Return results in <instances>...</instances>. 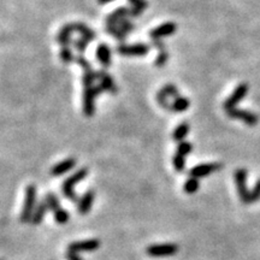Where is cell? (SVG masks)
<instances>
[{"instance_id": "38", "label": "cell", "mask_w": 260, "mask_h": 260, "mask_svg": "<svg viewBox=\"0 0 260 260\" xmlns=\"http://www.w3.org/2000/svg\"><path fill=\"white\" fill-rule=\"evenodd\" d=\"M66 259L68 260H82L81 256L78 255V253H74V252H66Z\"/></svg>"}, {"instance_id": "11", "label": "cell", "mask_w": 260, "mask_h": 260, "mask_svg": "<svg viewBox=\"0 0 260 260\" xmlns=\"http://www.w3.org/2000/svg\"><path fill=\"white\" fill-rule=\"evenodd\" d=\"M96 93H94V85L93 87L84 88L83 91V113L85 117H92L96 112Z\"/></svg>"}, {"instance_id": "16", "label": "cell", "mask_w": 260, "mask_h": 260, "mask_svg": "<svg viewBox=\"0 0 260 260\" xmlns=\"http://www.w3.org/2000/svg\"><path fill=\"white\" fill-rule=\"evenodd\" d=\"M72 33H74V29H72L71 23L65 24L57 35L58 44L62 46V47H68V46L74 44V40L71 38Z\"/></svg>"}, {"instance_id": "14", "label": "cell", "mask_w": 260, "mask_h": 260, "mask_svg": "<svg viewBox=\"0 0 260 260\" xmlns=\"http://www.w3.org/2000/svg\"><path fill=\"white\" fill-rule=\"evenodd\" d=\"M76 165V159L75 158H68L64 159V160L59 161V163L54 165L53 167L51 169V175L57 177V176H62L64 174L69 172L70 170H72Z\"/></svg>"}, {"instance_id": "18", "label": "cell", "mask_w": 260, "mask_h": 260, "mask_svg": "<svg viewBox=\"0 0 260 260\" xmlns=\"http://www.w3.org/2000/svg\"><path fill=\"white\" fill-rule=\"evenodd\" d=\"M71 26H72V29H74V32H77L81 34V38L88 40L90 42L96 40V36H97L96 33L88 28L87 26H84L83 23H71Z\"/></svg>"}, {"instance_id": "34", "label": "cell", "mask_w": 260, "mask_h": 260, "mask_svg": "<svg viewBox=\"0 0 260 260\" xmlns=\"http://www.w3.org/2000/svg\"><path fill=\"white\" fill-rule=\"evenodd\" d=\"M76 63L78 64L79 66H81L82 69L84 70V72H87V71H93V69H92V64H91V62L90 60H87V58H84L83 56H77L76 57V60H75Z\"/></svg>"}, {"instance_id": "3", "label": "cell", "mask_w": 260, "mask_h": 260, "mask_svg": "<svg viewBox=\"0 0 260 260\" xmlns=\"http://www.w3.org/2000/svg\"><path fill=\"white\" fill-rule=\"evenodd\" d=\"M235 183H236V189L238 193V197H240L241 201L243 204L248 205L250 203V192L248 191L246 185L247 180V170L246 169H237L235 171Z\"/></svg>"}, {"instance_id": "21", "label": "cell", "mask_w": 260, "mask_h": 260, "mask_svg": "<svg viewBox=\"0 0 260 260\" xmlns=\"http://www.w3.org/2000/svg\"><path fill=\"white\" fill-rule=\"evenodd\" d=\"M44 200L46 201V204H47L48 210H51L52 212H54V211H57L58 209H60L59 199L56 197V194H54V193L48 192L47 194H46V197H45Z\"/></svg>"}, {"instance_id": "35", "label": "cell", "mask_w": 260, "mask_h": 260, "mask_svg": "<svg viewBox=\"0 0 260 260\" xmlns=\"http://www.w3.org/2000/svg\"><path fill=\"white\" fill-rule=\"evenodd\" d=\"M260 200V179L256 181L254 188L250 191V203H256Z\"/></svg>"}, {"instance_id": "5", "label": "cell", "mask_w": 260, "mask_h": 260, "mask_svg": "<svg viewBox=\"0 0 260 260\" xmlns=\"http://www.w3.org/2000/svg\"><path fill=\"white\" fill-rule=\"evenodd\" d=\"M151 51V45L136 44V45H119L117 52L122 56H146Z\"/></svg>"}, {"instance_id": "8", "label": "cell", "mask_w": 260, "mask_h": 260, "mask_svg": "<svg viewBox=\"0 0 260 260\" xmlns=\"http://www.w3.org/2000/svg\"><path fill=\"white\" fill-rule=\"evenodd\" d=\"M100 247V240L98 238H91V240L84 241H76L71 242L68 246L69 252L79 253V252H93Z\"/></svg>"}, {"instance_id": "25", "label": "cell", "mask_w": 260, "mask_h": 260, "mask_svg": "<svg viewBox=\"0 0 260 260\" xmlns=\"http://www.w3.org/2000/svg\"><path fill=\"white\" fill-rule=\"evenodd\" d=\"M59 57H60V60L65 64H70L76 60V57L74 56V52L71 51V48H70L69 46L68 47H62V50H60V52H59Z\"/></svg>"}, {"instance_id": "29", "label": "cell", "mask_w": 260, "mask_h": 260, "mask_svg": "<svg viewBox=\"0 0 260 260\" xmlns=\"http://www.w3.org/2000/svg\"><path fill=\"white\" fill-rule=\"evenodd\" d=\"M118 27L123 30L125 34H129V33L134 32V29H135V24L131 22V21L128 20V18H124V20L119 21Z\"/></svg>"}, {"instance_id": "33", "label": "cell", "mask_w": 260, "mask_h": 260, "mask_svg": "<svg viewBox=\"0 0 260 260\" xmlns=\"http://www.w3.org/2000/svg\"><path fill=\"white\" fill-rule=\"evenodd\" d=\"M88 45H90V41L88 40H85L83 38H79L77 40H74V44H72V46L75 47V50L79 52V53H84V51L87 50Z\"/></svg>"}, {"instance_id": "7", "label": "cell", "mask_w": 260, "mask_h": 260, "mask_svg": "<svg viewBox=\"0 0 260 260\" xmlns=\"http://www.w3.org/2000/svg\"><path fill=\"white\" fill-rule=\"evenodd\" d=\"M226 115L232 119H240V121L244 122V123L249 125V127H253V125H255L259 122L258 116H256L255 113L246 111V110H240L235 108V109L228 110V111H226Z\"/></svg>"}, {"instance_id": "37", "label": "cell", "mask_w": 260, "mask_h": 260, "mask_svg": "<svg viewBox=\"0 0 260 260\" xmlns=\"http://www.w3.org/2000/svg\"><path fill=\"white\" fill-rule=\"evenodd\" d=\"M152 46H154L155 48H158L159 52L166 51V50H165V47H166V46H165L164 41H161V40H152Z\"/></svg>"}, {"instance_id": "36", "label": "cell", "mask_w": 260, "mask_h": 260, "mask_svg": "<svg viewBox=\"0 0 260 260\" xmlns=\"http://www.w3.org/2000/svg\"><path fill=\"white\" fill-rule=\"evenodd\" d=\"M129 3L133 8L139 9V10H141V11H145L146 9L148 8L147 0H129Z\"/></svg>"}, {"instance_id": "30", "label": "cell", "mask_w": 260, "mask_h": 260, "mask_svg": "<svg viewBox=\"0 0 260 260\" xmlns=\"http://www.w3.org/2000/svg\"><path fill=\"white\" fill-rule=\"evenodd\" d=\"M193 151V145L191 142H187V141H182L179 143V146H177V149H176V153H179V154H182V155H188L189 153Z\"/></svg>"}, {"instance_id": "26", "label": "cell", "mask_w": 260, "mask_h": 260, "mask_svg": "<svg viewBox=\"0 0 260 260\" xmlns=\"http://www.w3.org/2000/svg\"><path fill=\"white\" fill-rule=\"evenodd\" d=\"M172 165H174V167H175V170L179 171V172L185 171V169H186V157L185 155L176 153V154L172 157Z\"/></svg>"}, {"instance_id": "40", "label": "cell", "mask_w": 260, "mask_h": 260, "mask_svg": "<svg viewBox=\"0 0 260 260\" xmlns=\"http://www.w3.org/2000/svg\"><path fill=\"white\" fill-rule=\"evenodd\" d=\"M104 92H105V90H104V88H103L102 85H100V84L94 85V93H96V96H97V97H99L100 94L104 93Z\"/></svg>"}, {"instance_id": "20", "label": "cell", "mask_w": 260, "mask_h": 260, "mask_svg": "<svg viewBox=\"0 0 260 260\" xmlns=\"http://www.w3.org/2000/svg\"><path fill=\"white\" fill-rule=\"evenodd\" d=\"M191 103L187 99L186 97H177L174 99V102L171 103V111L172 112H185L189 109Z\"/></svg>"}, {"instance_id": "28", "label": "cell", "mask_w": 260, "mask_h": 260, "mask_svg": "<svg viewBox=\"0 0 260 260\" xmlns=\"http://www.w3.org/2000/svg\"><path fill=\"white\" fill-rule=\"evenodd\" d=\"M157 102L161 108L167 110V111H171V104L169 103V97H167L161 90L157 93Z\"/></svg>"}, {"instance_id": "19", "label": "cell", "mask_w": 260, "mask_h": 260, "mask_svg": "<svg viewBox=\"0 0 260 260\" xmlns=\"http://www.w3.org/2000/svg\"><path fill=\"white\" fill-rule=\"evenodd\" d=\"M189 129H191V127H189L188 122H182V123H180L175 128V130H174L172 140H175L177 142L185 141L186 136L188 135L189 133Z\"/></svg>"}, {"instance_id": "13", "label": "cell", "mask_w": 260, "mask_h": 260, "mask_svg": "<svg viewBox=\"0 0 260 260\" xmlns=\"http://www.w3.org/2000/svg\"><path fill=\"white\" fill-rule=\"evenodd\" d=\"M94 198H96V193H94L93 189H90V191H87L83 195H82L81 199L78 200V205H77L79 215L82 216L88 215V212L91 211L92 206H93Z\"/></svg>"}, {"instance_id": "24", "label": "cell", "mask_w": 260, "mask_h": 260, "mask_svg": "<svg viewBox=\"0 0 260 260\" xmlns=\"http://www.w3.org/2000/svg\"><path fill=\"white\" fill-rule=\"evenodd\" d=\"M53 216H54V221H56L57 224H60V225L66 224L70 218V215H69L68 211L62 209V207L58 209L57 211H54Z\"/></svg>"}, {"instance_id": "4", "label": "cell", "mask_w": 260, "mask_h": 260, "mask_svg": "<svg viewBox=\"0 0 260 260\" xmlns=\"http://www.w3.org/2000/svg\"><path fill=\"white\" fill-rule=\"evenodd\" d=\"M179 252V246L176 243H160L151 244L146 248V253L149 256H170L175 255Z\"/></svg>"}, {"instance_id": "31", "label": "cell", "mask_w": 260, "mask_h": 260, "mask_svg": "<svg viewBox=\"0 0 260 260\" xmlns=\"http://www.w3.org/2000/svg\"><path fill=\"white\" fill-rule=\"evenodd\" d=\"M167 60H169V53H167L166 51H160L157 58H155L154 65L157 66V68H163L165 64L167 63Z\"/></svg>"}, {"instance_id": "10", "label": "cell", "mask_w": 260, "mask_h": 260, "mask_svg": "<svg viewBox=\"0 0 260 260\" xmlns=\"http://www.w3.org/2000/svg\"><path fill=\"white\" fill-rule=\"evenodd\" d=\"M176 29V23L166 22L155 27V28H153L151 32H149V36H151L152 40H161L163 38H166V36L175 34Z\"/></svg>"}, {"instance_id": "15", "label": "cell", "mask_w": 260, "mask_h": 260, "mask_svg": "<svg viewBox=\"0 0 260 260\" xmlns=\"http://www.w3.org/2000/svg\"><path fill=\"white\" fill-rule=\"evenodd\" d=\"M96 57L104 69L109 68L110 64H111V50H110V46L108 44H100L97 47Z\"/></svg>"}, {"instance_id": "17", "label": "cell", "mask_w": 260, "mask_h": 260, "mask_svg": "<svg viewBox=\"0 0 260 260\" xmlns=\"http://www.w3.org/2000/svg\"><path fill=\"white\" fill-rule=\"evenodd\" d=\"M47 210H48V206H47V204H46V201L45 200L39 201V204L36 205V207H35L34 213H33L32 221H30V223H32L33 225H39L40 223L42 222V219H44Z\"/></svg>"}, {"instance_id": "41", "label": "cell", "mask_w": 260, "mask_h": 260, "mask_svg": "<svg viewBox=\"0 0 260 260\" xmlns=\"http://www.w3.org/2000/svg\"><path fill=\"white\" fill-rule=\"evenodd\" d=\"M115 2V0H98V3H99L100 5H106V4H110V3Z\"/></svg>"}, {"instance_id": "1", "label": "cell", "mask_w": 260, "mask_h": 260, "mask_svg": "<svg viewBox=\"0 0 260 260\" xmlns=\"http://www.w3.org/2000/svg\"><path fill=\"white\" fill-rule=\"evenodd\" d=\"M87 176H88L87 167H82V169L76 171L75 174H72L71 176H69L68 179L64 181L62 186V192L64 197L71 201H77V194L75 193L74 187L77 185L78 182H81L82 180H84Z\"/></svg>"}, {"instance_id": "32", "label": "cell", "mask_w": 260, "mask_h": 260, "mask_svg": "<svg viewBox=\"0 0 260 260\" xmlns=\"http://www.w3.org/2000/svg\"><path fill=\"white\" fill-rule=\"evenodd\" d=\"M161 91L164 92L165 94H166L169 98H172V99H175V98L180 97V93H179V90H177V87L175 84H171V83H167L165 84L163 88H161Z\"/></svg>"}, {"instance_id": "23", "label": "cell", "mask_w": 260, "mask_h": 260, "mask_svg": "<svg viewBox=\"0 0 260 260\" xmlns=\"http://www.w3.org/2000/svg\"><path fill=\"white\" fill-rule=\"evenodd\" d=\"M105 32H108L110 35L115 36V38L119 40V41H125V39H127L128 36V34H125L123 30L119 28L118 26H106Z\"/></svg>"}, {"instance_id": "6", "label": "cell", "mask_w": 260, "mask_h": 260, "mask_svg": "<svg viewBox=\"0 0 260 260\" xmlns=\"http://www.w3.org/2000/svg\"><path fill=\"white\" fill-rule=\"evenodd\" d=\"M223 167V164L221 163H209V164H200L197 166L192 167L189 170V176L195 177V179H201V177H206L211 175L212 172L221 170Z\"/></svg>"}, {"instance_id": "12", "label": "cell", "mask_w": 260, "mask_h": 260, "mask_svg": "<svg viewBox=\"0 0 260 260\" xmlns=\"http://www.w3.org/2000/svg\"><path fill=\"white\" fill-rule=\"evenodd\" d=\"M96 76H97V79H99L100 81L99 84L102 85L104 90H105V92H109V93L111 94L117 93V85H116L115 81H113V78L111 77V75H110L105 69L97 70Z\"/></svg>"}, {"instance_id": "39", "label": "cell", "mask_w": 260, "mask_h": 260, "mask_svg": "<svg viewBox=\"0 0 260 260\" xmlns=\"http://www.w3.org/2000/svg\"><path fill=\"white\" fill-rule=\"evenodd\" d=\"M142 12H143V11L139 10V9H136V8H133V6H131V8H130V15H131V17H139V16H141Z\"/></svg>"}, {"instance_id": "22", "label": "cell", "mask_w": 260, "mask_h": 260, "mask_svg": "<svg viewBox=\"0 0 260 260\" xmlns=\"http://www.w3.org/2000/svg\"><path fill=\"white\" fill-rule=\"evenodd\" d=\"M199 187H200L199 180L195 179V177H189L185 182L183 191H185L187 194H194V193H197L199 191Z\"/></svg>"}, {"instance_id": "27", "label": "cell", "mask_w": 260, "mask_h": 260, "mask_svg": "<svg viewBox=\"0 0 260 260\" xmlns=\"http://www.w3.org/2000/svg\"><path fill=\"white\" fill-rule=\"evenodd\" d=\"M97 81V76H96V71H87L83 72V77H82V83H83L84 88L88 87H93L94 82Z\"/></svg>"}, {"instance_id": "2", "label": "cell", "mask_w": 260, "mask_h": 260, "mask_svg": "<svg viewBox=\"0 0 260 260\" xmlns=\"http://www.w3.org/2000/svg\"><path fill=\"white\" fill-rule=\"evenodd\" d=\"M36 187L34 185L27 186L26 188V198H24V205L21 213V222L28 223L32 221L33 213L36 207Z\"/></svg>"}, {"instance_id": "9", "label": "cell", "mask_w": 260, "mask_h": 260, "mask_svg": "<svg viewBox=\"0 0 260 260\" xmlns=\"http://www.w3.org/2000/svg\"><path fill=\"white\" fill-rule=\"evenodd\" d=\"M247 92H248V84L247 83H240L236 87V90L232 92V94L228 99L224 102V109L225 111L228 110L235 109V106L237 105L241 100H243V98L246 97Z\"/></svg>"}]
</instances>
